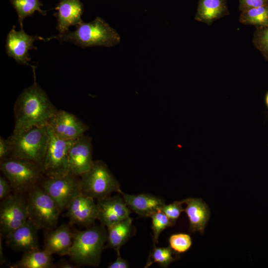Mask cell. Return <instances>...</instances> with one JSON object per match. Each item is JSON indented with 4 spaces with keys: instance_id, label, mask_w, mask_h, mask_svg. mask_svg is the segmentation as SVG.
Listing matches in <instances>:
<instances>
[{
    "instance_id": "cell-10",
    "label": "cell",
    "mask_w": 268,
    "mask_h": 268,
    "mask_svg": "<svg viewBox=\"0 0 268 268\" xmlns=\"http://www.w3.org/2000/svg\"><path fill=\"white\" fill-rule=\"evenodd\" d=\"M49 139L42 166L44 175L54 176L67 173L69 172L68 151L75 140L60 139L49 128Z\"/></svg>"
},
{
    "instance_id": "cell-9",
    "label": "cell",
    "mask_w": 268,
    "mask_h": 268,
    "mask_svg": "<svg viewBox=\"0 0 268 268\" xmlns=\"http://www.w3.org/2000/svg\"><path fill=\"white\" fill-rule=\"evenodd\" d=\"M28 219L26 193H14L1 200L0 235L5 238Z\"/></svg>"
},
{
    "instance_id": "cell-28",
    "label": "cell",
    "mask_w": 268,
    "mask_h": 268,
    "mask_svg": "<svg viewBox=\"0 0 268 268\" xmlns=\"http://www.w3.org/2000/svg\"><path fill=\"white\" fill-rule=\"evenodd\" d=\"M169 246L177 254L188 251L191 247L192 240L186 233H180L171 235L169 238Z\"/></svg>"
},
{
    "instance_id": "cell-2",
    "label": "cell",
    "mask_w": 268,
    "mask_h": 268,
    "mask_svg": "<svg viewBox=\"0 0 268 268\" xmlns=\"http://www.w3.org/2000/svg\"><path fill=\"white\" fill-rule=\"evenodd\" d=\"M106 227L93 225L84 230L76 231L68 256L78 266L98 267L107 238Z\"/></svg>"
},
{
    "instance_id": "cell-17",
    "label": "cell",
    "mask_w": 268,
    "mask_h": 268,
    "mask_svg": "<svg viewBox=\"0 0 268 268\" xmlns=\"http://www.w3.org/2000/svg\"><path fill=\"white\" fill-rule=\"evenodd\" d=\"M40 229L29 219L4 238L11 249L23 253L39 249L38 232Z\"/></svg>"
},
{
    "instance_id": "cell-7",
    "label": "cell",
    "mask_w": 268,
    "mask_h": 268,
    "mask_svg": "<svg viewBox=\"0 0 268 268\" xmlns=\"http://www.w3.org/2000/svg\"><path fill=\"white\" fill-rule=\"evenodd\" d=\"M28 219L45 231L55 228L62 211L56 202L39 185L26 193Z\"/></svg>"
},
{
    "instance_id": "cell-33",
    "label": "cell",
    "mask_w": 268,
    "mask_h": 268,
    "mask_svg": "<svg viewBox=\"0 0 268 268\" xmlns=\"http://www.w3.org/2000/svg\"><path fill=\"white\" fill-rule=\"evenodd\" d=\"M12 188L8 181L4 176H0V200H2L10 196Z\"/></svg>"
},
{
    "instance_id": "cell-35",
    "label": "cell",
    "mask_w": 268,
    "mask_h": 268,
    "mask_svg": "<svg viewBox=\"0 0 268 268\" xmlns=\"http://www.w3.org/2000/svg\"><path fill=\"white\" fill-rule=\"evenodd\" d=\"M79 267L75 265L72 264L69 262L62 259L55 263V268H77Z\"/></svg>"
},
{
    "instance_id": "cell-24",
    "label": "cell",
    "mask_w": 268,
    "mask_h": 268,
    "mask_svg": "<svg viewBox=\"0 0 268 268\" xmlns=\"http://www.w3.org/2000/svg\"><path fill=\"white\" fill-rule=\"evenodd\" d=\"M239 20L242 24L252 25L256 28L268 27V4L242 11Z\"/></svg>"
},
{
    "instance_id": "cell-27",
    "label": "cell",
    "mask_w": 268,
    "mask_h": 268,
    "mask_svg": "<svg viewBox=\"0 0 268 268\" xmlns=\"http://www.w3.org/2000/svg\"><path fill=\"white\" fill-rule=\"evenodd\" d=\"M151 229L153 232V244L158 243V238L160 233L166 228L173 226L174 224L160 209H158L151 215Z\"/></svg>"
},
{
    "instance_id": "cell-13",
    "label": "cell",
    "mask_w": 268,
    "mask_h": 268,
    "mask_svg": "<svg viewBox=\"0 0 268 268\" xmlns=\"http://www.w3.org/2000/svg\"><path fill=\"white\" fill-rule=\"evenodd\" d=\"M38 40L44 39L38 36L27 34L25 33L23 28L17 31L15 25H13L6 37V54L9 57L14 59L17 63L30 66L28 63L31 60L28 51L32 49H37L34 43Z\"/></svg>"
},
{
    "instance_id": "cell-5",
    "label": "cell",
    "mask_w": 268,
    "mask_h": 268,
    "mask_svg": "<svg viewBox=\"0 0 268 268\" xmlns=\"http://www.w3.org/2000/svg\"><path fill=\"white\" fill-rule=\"evenodd\" d=\"M0 168L14 193H27L39 185L44 176L42 168L37 163L14 157L0 161Z\"/></svg>"
},
{
    "instance_id": "cell-21",
    "label": "cell",
    "mask_w": 268,
    "mask_h": 268,
    "mask_svg": "<svg viewBox=\"0 0 268 268\" xmlns=\"http://www.w3.org/2000/svg\"><path fill=\"white\" fill-rule=\"evenodd\" d=\"M226 3V0H199L195 19L210 25L213 21L229 14Z\"/></svg>"
},
{
    "instance_id": "cell-23",
    "label": "cell",
    "mask_w": 268,
    "mask_h": 268,
    "mask_svg": "<svg viewBox=\"0 0 268 268\" xmlns=\"http://www.w3.org/2000/svg\"><path fill=\"white\" fill-rule=\"evenodd\" d=\"M12 268H55L53 255L39 249L23 253L21 259L9 266Z\"/></svg>"
},
{
    "instance_id": "cell-31",
    "label": "cell",
    "mask_w": 268,
    "mask_h": 268,
    "mask_svg": "<svg viewBox=\"0 0 268 268\" xmlns=\"http://www.w3.org/2000/svg\"><path fill=\"white\" fill-rule=\"evenodd\" d=\"M12 145L8 138L0 137V161L11 156Z\"/></svg>"
},
{
    "instance_id": "cell-36",
    "label": "cell",
    "mask_w": 268,
    "mask_h": 268,
    "mask_svg": "<svg viewBox=\"0 0 268 268\" xmlns=\"http://www.w3.org/2000/svg\"><path fill=\"white\" fill-rule=\"evenodd\" d=\"M1 239H2V238H1V236L0 235V263L1 265L4 264L6 261V259L5 258L3 252Z\"/></svg>"
},
{
    "instance_id": "cell-29",
    "label": "cell",
    "mask_w": 268,
    "mask_h": 268,
    "mask_svg": "<svg viewBox=\"0 0 268 268\" xmlns=\"http://www.w3.org/2000/svg\"><path fill=\"white\" fill-rule=\"evenodd\" d=\"M253 44L268 61V27L256 28L254 34Z\"/></svg>"
},
{
    "instance_id": "cell-22",
    "label": "cell",
    "mask_w": 268,
    "mask_h": 268,
    "mask_svg": "<svg viewBox=\"0 0 268 268\" xmlns=\"http://www.w3.org/2000/svg\"><path fill=\"white\" fill-rule=\"evenodd\" d=\"M133 219L130 216L107 227V238L106 248L120 251V248L129 240L133 234Z\"/></svg>"
},
{
    "instance_id": "cell-6",
    "label": "cell",
    "mask_w": 268,
    "mask_h": 268,
    "mask_svg": "<svg viewBox=\"0 0 268 268\" xmlns=\"http://www.w3.org/2000/svg\"><path fill=\"white\" fill-rule=\"evenodd\" d=\"M81 192L97 200L114 192H123L117 180L102 160L93 161L90 168L79 177Z\"/></svg>"
},
{
    "instance_id": "cell-12",
    "label": "cell",
    "mask_w": 268,
    "mask_h": 268,
    "mask_svg": "<svg viewBox=\"0 0 268 268\" xmlns=\"http://www.w3.org/2000/svg\"><path fill=\"white\" fill-rule=\"evenodd\" d=\"M94 199L82 193L69 203L64 214L72 225L88 227L97 219V208Z\"/></svg>"
},
{
    "instance_id": "cell-18",
    "label": "cell",
    "mask_w": 268,
    "mask_h": 268,
    "mask_svg": "<svg viewBox=\"0 0 268 268\" xmlns=\"http://www.w3.org/2000/svg\"><path fill=\"white\" fill-rule=\"evenodd\" d=\"M55 9L54 15L57 20V29L60 33L68 30L71 26H77L83 22L81 16L84 10L80 0H60Z\"/></svg>"
},
{
    "instance_id": "cell-14",
    "label": "cell",
    "mask_w": 268,
    "mask_h": 268,
    "mask_svg": "<svg viewBox=\"0 0 268 268\" xmlns=\"http://www.w3.org/2000/svg\"><path fill=\"white\" fill-rule=\"evenodd\" d=\"M93 161L92 138L84 134L75 139L69 149V171L80 177L90 168Z\"/></svg>"
},
{
    "instance_id": "cell-1",
    "label": "cell",
    "mask_w": 268,
    "mask_h": 268,
    "mask_svg": "<svg viewBox=\"0 0 268 268\" xmlns=\"http://www.w3.org/2000/svg\"><path fill=\"white\" fill-rule=\"evenodd\" d=\"M32 66L34 82L24 89L14 105V127L12 134H17L35 127L48 126L58 109L46 93L37 83L35 69Z\"/></svg>"
},
{
    "instance_id": "cell-11",
    "label": "cell",
    "mask_w": 268,
    "mask_h": 268,
    "mask_svg": "<svg viewBox=\"0 0 268 268\" xmlns=\"http://www.w3.org/2000/svg\"><path fill=\"white\" fill-rule=\"evenodd\" d=\"M48 126L55 135L66 140L76 139L84 135L89 129L76 116L63 110H58Z\"/></svg>"
},
{
    "instance_id": "cell-4",
    "label": "cell",
    "mask_w": 268,
    "mask_h": 268,
    "mask_svg": "<svg viewBox=\"0 0 268 268\" xmlns=\"http://www.w3.org/2000/svg\"><path fill=\"white\" fill-rule=\"evenodd\" d=\"M48 126L35 127L8 138L12 145L11 157L25 159L42 166L49 139Z\"/></svg>"
},
{
    "instance_id": "cell-20",
    "label": "cell",
    "mask_w": 268,
    "mask_h": 268,
    "mask_svg": "<svg viewBox=\"0 0 268 268\" xmlns=\"http://www.w3.org/2000/svg\"><path fill=\"white\" fill-rule=\"evenodd\" d=\"M129 208L142 217H150L165 204L161 199L147 194H122Z\"/></svg>"
},
{
    "instance_id": "cell-26",
    "label": "cell",
    "mask_w": 268,
    "mask_h": 268,
    "mask_svg": "<svg viewBox=\"0 0 268 268\" xmlns=\"http://www.w3.org/2000/svg\"><path fill=\"white\" fill-rule=\"evenodd\" d=\"M177 254L170 246L157 247L154 244L145 268L149 267L153 263H156L163 268H167L171 263L178 259V256H173Z\"/></svg>"
},
{
    "instance_id": "cell-34",
    "label": "cell",
    "mask_w": 268,
    "mask_h": 268,
    "mask_svg": "<svg viewBox=\"0 0 268 268\" xmlns=\"http://www.w3.org/2000/svg\"><path fill=\"white\" fill-rule=\"evenodd\" d=\"M116 259L108 266V268H130L128 262L122 258L120 256V251H117Z\"/></svg>"
},
{
    "instance_id": "cell-3",
    "label": "cell",
    "mask_w": 268,
    "mask_h": 268,
    "mask_svg": "<svg viewBox=\"0 0 268 268\" xmlns=\"http://www.w3.org/2000/svg\"><path fill=\"white\" fill-rule=\"evenodd\" d=\"M76 27L73 32L68 30L48 38L47 40L56 39L61 42H71L83 48L93 46L110 47L120 42L118 32L99 17L89 23L83 21Z\"/></svg>"
},
{
    "instance_id": "cell-32",
    "label": "cell",
    "mask_w": 268,
    "mask_h": 268,
    "mask_svg": "<svg viewBox=\"0 0 268 268\" xmlns=\"http://www.w3.org/2000/svg\"><path fill=\"white\" fill-rule=\"evenodd\" d=\"M239 10L243 11L248 9L268 4V0H239Z\"/></svg>"
},
{
    "instance_id": "cell-30",
    "label": "cell",
    "mask_w": 268,
    "mask_h": 268,
    "mask_svg": "<svg viewBox=\"0 0 268 268\" xmlns=\"http://www.w3.org/2000/svg\"><path fill=\"white\" fill-rule=\"evenodd\" d=\"M184 203V200L180 201H175L169 204L165 203L160 209L174 224L180 216L181 212L184 210L182 207Z\"/></svg>"
},
{
    "instance_id": "cell-15",
    "label": "cell",
    "mask_w": 268,
    "mask_h": 268,
    "mask_svg": "<svg viewBox=\"0 0 268 268\" xmlns=\"http://www.w3.org/2000/svg\"><path fill=\"white\" fill-rule=\"evenodd\" d=\"M97 219L107 227L130 216L131 209L119 195L97 200Z\"/></svg>"
},
{
    "instance_id": "cell-19",
    "label": "cell",
    "mask_w": 268,
    "mask_h": 268,
    "mask_svg": "<svg viewBox=\"0 0 268 268\" xmlns=\"http://www.w3.org/2000/svg\"><path fill=\"white\" fill-rule=\"evenodd\" d=\"M184 201L186 204L184 211L189 220V231L202 234L210 215L208 205L201 199L190 198Z\"/></svg>"
},
{
    "instance_id": "cell-37",
    "label": "cell",
    "mask_w": 268,
    "mask_h": 268,
    "mask_svg": "<svg viewBox=\"0 0 268 268\" xmlns=\"http://www.w3.org/2000/svg\"><path fill=\"white\" fill-rule=\"evenodd\" d=\"M265 103L268 111V91L267 92L265 96Z\"/></svg>"
},
{
    "instance_id": "cell-16",
    "label": "cell",
    "mask_w": 268,
    "mask_h": 268,
    "mask_svg": "<svg viewBox=\"0 0 268 268\" xmlns=\"http://www.w3.org/2000/svg\"><path fill=\"white\" fill-rule=\"evenodd\" d=\"M70 223L63 224L58 227L46 230L44 238L43 250L50 254L68 255L72 244L74 232Z\"/></svg>"
},
{
    "instance_id": "cell-8",
    "label": "cell",
    "mask_w": 268,
    "mask_h": 268,
    "mask_svg": "<svg viewBox=\"0 0 268 268\" xmlns=\"http://www.w3.org/2000/svg\"><path fill=\"white\" fill-rule=\"evenodd\" d=\"M39 185L54 199L62 212L81 193L79 176L69 171L62 175H44Z\"/></svg>"
},
{
    "instance_id": "cell-25",
    "label": "cell",
    "mask_w": 268,
    "mask_h": 268,
    "mask_svg": "<svg viewBox=\"0 0 268 268\" xmlns=\"http://www.w3.org/2000/svg\"><path fill=\"white\" fill-rule=\"evenodd\" d=\"M16 10L20 28H23V21L27 17L31 16L36 11L42 15H46L47 11L41 9L43 4L39 0H9Z\"/></svg>"
}]
</instances>
